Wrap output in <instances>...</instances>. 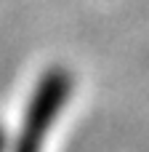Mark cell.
Returning a JSON list of instances; mask_svg holds the SVG:
<instances>
[{"mask_svg": "<svg viewBox=\"0 0 149 152\" xmlns=\"http://www.w3.org/2000/svg\"><path fill=\"white\" fill-rule=\"evenodd\" d=\"M69 88H72V80L64 69H51L40 77V83L29 99V107H27V115L21 123V134H19L13 152H40V144L45 142L53 120L59 118L61 104L69 96Z\"/></svg>", "mask_w": 149, "mask_h": 152, "instance_id": "1", "label": "cell"}]
</instances>
